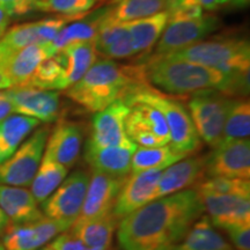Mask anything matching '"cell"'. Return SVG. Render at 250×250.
<instances>
[{"mask_svg":"<svg viewBox=\"0 0 250 250\" xmlns=\"http://www.w3.org/2000/svg\"><path fill=\"white\" fill-rule=\"evenodd\" d=\"M0 43L13 51H19L31 44H40L36 21L18 24L7 29L4 36L0 39Z\"/></svg>","mask_w":250,"mask_h":250,"instance_id":"obj_37","label":"cell"},{"mask_svg":"<svg viewBox=\"0 0 250 250\" xmlns=\"http://www.w3.org/2000/svg\"><path fill=\"white\" fill-rule=\"evenodd\" d=\"M186 155L180 154L170 145L143 147L137 146L131 158L130 173H140L145 170H164L175 162L182 160Z\"/></svg>","mask_w":250,"mask_h":250,"instance_id":"obj_32","label":"cell"},{"mask_svg":"<svg viewBox=\"0 0 250 250\" xmlns=\"http://www.w3.org/2000/svg\"><path fill=\"white\" fill-rule=\"evenodd\" d=\"M99 0H39L37 11L55 13L72 20L87 17Z\"/></svg>","mask_w":250,"mask_h":250,"instance_id":"obj_35","label":"cell"},{"mask_svg":"<svg viewBox=\"0 0 250 250\" xmlns=\"http://www.w3.org/2000/svg\"><path fill=\"white\" fill-rule=\"evenodd\" d=\"M49 246L54 250H100L89 248V247L78 241L77 239L72 237L68 233L59 234Z\"/></svg>","mask_w":250,"mask_h":250,"instance_id":"obj_41","label":"cell"},{"mask_svg":"<svg viewBox=\"0 0 250 250\" xmlns=\"http://www.w3.org/2000/svg\"><path fill=\"white\" fill-rule=\"evenodd\" d=\"M39 250H54V249H52L50 246H44V247H42V248H40Z\"/></svg>","mask_w":250,"mask_h":250,"instance_id":"obj_48","label":"cell"},{"mask_svg":"<svg viewBox=\"0 0 250 250\" xmlns=\"http://www.w3.org/2000/svg\"><path fill=\"white\" fill-rule=\"evenodd\" d=\"M50 129H37L7 160L0 164V186L29 187L45 151Z\"/></svg>","mask_w":250,"mask_h":250,"instance_id":"obj_7","label":"cell"},{"mask_svg":"<svg viewBox=\"0 0 250 250\" xmlns=\"http://www.w3.org/2000/svg\"><path fill=\"white\" fill-rule=\"evenodd\" d=\"M206 156H186L162 170L152 201L183 191L198 184L205 175Z\"/></svg>","mask_w":250,"mask_h":250,"instance_id":"obj_15","label":"cell"},{"mask_svg":"<svg viewBox=\"0 0 250 250\" xmlns=\"http://www.w3.org/2000/svg\"><path fill=\"white\" fill-rule=\"evenodd\" d=\"M96 51L105 59H125L133 57L129 30L125 23L115 22L104 15L99 23L95 39Z\"/></svg>","mask_w":250,"mask_h":250,"instance_id":"obj_23","label":"cell"},{"mask_svg":"<svg viewBox=\"0 0 250 250\" xmlns=\"http://www.w3.org/2000/svg\"><path fill=\"white\" fill-rule=\"evenodd\" d=\"M46 58L50 55L44 44H31L15 52L6 70L12 87L26 86L37 66Z\"/></svg>","mask_w":250,"mask_h":250,"instance_id":"obj_27","label":"cell"},{"mask_svg":"<svg viewBox=\"0 0 250 250\" xmlns=\"http://www.w3.org/2000/svg\"><path fill=\"white\" fill-rule=\"evenodd\" d=\"M127 104L146 103L164 115L169 130L170 147L180 154L189 156L201 148L202 140L195 129L189 111L183 103L155 92L149 85L140 87L124 99Z\"/></svg>","mask_w":250,"mask_h":250,"instance_id":"obj_5","label":"cell"},{"mask_svg":"<svg viewBox=\"0 0 250 250\" xmlns=\"http://www.w3.org/2000/svg\"><path fill=\"white\" fill-rule=\"evenodd\" d=\"M221 7L233 8V9H242L248 7L250 0H220Z\"/></svg>","mask_w":250,"mask_h":250,"instance_id":"obj_45","label":"cell"},{"mask_svg":"<svg viewBox=\"0 0 250 250\" xmlns=\"http://www.w3.org/2000/svg\"><path fill=\"white\" fill-rule=\"evenodd\" d=\"M168 0H112L104 15L115 22L125 23L165 11Z\"/></svg>","mask_w":250,"mask_h":250,"instance_id":"obj_31","label":"cell"},{"mask_svg":"<svg viewBox=\"0 0 250 250\" xmlns=\"http://www.w3.org/2000/svg\"><path fill=\"white\" fill-rule=\"evenodd\" d=\"M67 173L66 167L54 160L44 151L39 169L30 184V192L33 193L36 202L42 204L45 199H48L62 181L66 179Z\"/></svg>","mask_w":250,"mask_h":250,"instance_id":"obj_30","label":"cell"},{"mask_svg":"<svg viewBox=\"0 0 250 250\" xmlns=\"http://www.w3.org/2000/svg\"><path fill=\"white\" fill-rule=\"evenodd\" d=\"M17 51L8 49L7 46L0 43V90H5L8 88H12L11 80L8 79L7 74H6V70H7L8 62L11 61L12 56H13Z\"/></svg>","mask_w":250,"mask_h":250,"instance_id":"obj_42","label":"cell"},{"mask_svg":"<svg viewBox=\"0 0 250 250\" xmlns=\"http://www.w3.org/2000/svg\"><path fill=\"white\" fill-rule=\"evenodd\" d=\"M205 175L250 180L249 139L221 142L210 155L206 156Z\"/></svg>","mask_w":250,"mask_h":250,"instance_id":"obj_11","label":"cell"},{"mask_svg":"<svg viewBox=\"0 0 250 250\" xmlns=\"http://www.w3.org/2000/svg\"><path fill=\"white\" fill-rule=\"evenodd\" d=\"M12 114H13V108H12L6 89L0 90V122Z\"/></svg>","mask_w":250,"mask_h":250,"instance_id":"obj_44","label":"cell"},{"mask_svg":"<svg viewBox=\"0 0 250 250\" xmlns=\"http://www.w3.org/2000/svg\"><path fill=\"white\" fill-rule=\"evenodd\" d=\"M129 111L130 105L120 99L103 110L96 112L92 122L89 142L100 146L136 147V144L127 138L125 132V120Z\"/></svg>","mask_w":250,"mask_h":250,"instance_id":"obj_13","label":"cell"},{"mask_svg":"<svg viewBox=\"0 0 250 250\" xmlns=\"http://www.w3.org/2000/svg\"><path fill=\"white\" fill-rule=\"evenodd\" d=\"M99 1H103V0H99Z\"/></svg>","mask_w":250,"mask_h":250,"instance_id":"obj_50","label":"cell"},{"mask_svg":"<svg viewBox=\"0 0 250 250\" xmlns=\"http://www.w3.org/2000/svg\"><path fill=\"white\" fill-rule=\"evenodd\" d=\"M162 56L196 62L227 76L245 77L250 73V45L245 37L219 36Z\"/></svg>","mask_w":250,"mask_h":250,"instance_id":"obj_4","label":"cell"},{"mask_svg":"<svg viewBox=\"0 0 250 250\" xmlns=\"http://www.w3.org/2000/svg\"><path fill=\"white\" fill-rule=\"evenodd\" d=\"M214 227L228 229L250 224V197L198 192Z\"/></svg>","mask_w":250,"mask_h":250,"instance_id":"obj_17","label":"cell"},{"mask_svg":"<svg viewBox=\"0 0 250 250\" xmlns=\"http://www.w3.org/2000/svg\"><path fill=\"white\" fill-rule=\"evenodd\" d=\"M9 225H11V223H9L8 218L6 217V214L2 212L1 208H0V237L4 235Z\"/></svg>","mask_w":250,"mask_h":250,"instance_id":"obj_47","label":"cell"},{"mask_svg":"<svg viewBox=\"0 0 250 250\" xmlns=\"http://www.w3.org/2000/svg\"><path fill=\"white\" fill-rule=\"evenodd\" d=\"M232 100L218 90H203L192 94L188 103L199 138L212 148L223 142L225 122Z\"/></svg>","mask_w":250,"mask_h":250,"instance_id":"obj_6","label":"cell"},{"mask_svg":"<svg viewBox=\"0 0 250 250\" xmlns=\"http://www.w3.org/2000/svg\"><path fill=\"white\" fill-rule=\"evenodd\" d=\"M161 173L162 170H145L131 173L130 176L125 177L112 208V213L118 220L152 202L153 192Z\"/></svg>","mask_w":250,"mask_h":250,"instance_id":"obj_16","label":"cell"},{"mask_svg":"<svg viewBox=\"0 0 250 250\" xmlns=\"http://www.w3.org/2000/svg\"><path fill=\"white\" fill-rule=\"evenodd\" d=\"M90 176L85 170H76L66 176L54 193L42 203L44 217L71 227L79 217Z\"/></svg>","mask_w":250,"mask_h":250,"instance_id":"obj_8","label":"cell"},{"mask_svg":"<svg viewBox=\"0 0 250 250\" xmlns=\"http://www.w3.org/2000/svg\"><path fill=\"white\" fill-rule=\"evenodd\" d=\"M220 21L215 15L205 13L199 18L168 20L153 55H168L196 44L217 30Z\"/></svg>","mask_w":250,"mask_h":250,"instance_id":"obj_9","label":"cell"},{"mask_svg":"<svg viewBox=\"0 0 250 250\" xmlns=\"http://www.w3.org/2000/svg\"><path fill=\"white\" fill-rule=\"evenodd\" d=\"M13 112L35 118L43 123L57 120L61 109L58 90H46L34 87H12L6 89Z\"/></svg>","mask_w":250,"mask_h":250,"instance_id":"obj_12","label":"cell"},{"mask_svg":"<svg viewBox=\"0 0 250 250\" xmlns=\"http://www.w3.org/2000/svg\"><path fill=\"white\" fill-rule=\"evenodd\" d=\"M125 177H116L93 171L85 201L77 220L98 218L112 212Z\"/></svg>","mask_w":250,"mask_h":250,"instance_id":"obj_18","label":"cell"},{"mask_svg":"<svg viewBox=\"0 0 250 250\" xmlns=\"http://www.w3.org/2000/svg\"><path fill=\"white\" fill-rule=\"evenodd\" d=\"M55 56L64 68V90H66L85 76L96 62L99 54L94 41H88L68 45Z\"/></svg>","mask_w":250,"mask_h":250,"instance_id":"obj_24","label":"cell"},{"mask_svg":"<svg viewBox=\"0 0 250 250\" xmlns=\"http://www.w3.org/2000/svg\"><path fill=\"white\" fill-rule=\"evenodd\" d=\"M40 124V121L23 115H9L0 122V164L7 160Z\"/></svg>","mask_w":250,"mask_h":250,"instance_id":"obj_26","label":"cell"},{"mask_svg":"<svg viewBox=\"0 0 250 250\" xmlns=\"http://www.w3.org/2000/svg\"><path fill=\"white\" fill-rule=\"evenodd\" d=\"M39 0H0V6L11 18H21L37 11Z\"/></svg>","mask_w":250,"mask_h":250,"instance_id":"obj_39","label":"cell"},{"mask_svg":"<svg viewBox=\"0 0 250 250\" xmlns=\"http://www.w3.org/2000/svg\"><path fill=\"white\" fill-rule=\"evenodd\" d=\"M250 103L246 99H233L225 122L223 142L249 139Z\"/></svg>","mask_w":250,"mask_h":250,"instance_id":"obj_33","label":"cell"},{"mask_svg":"<svg viewBox=\"0 0 250 250\" xmlns=\"http://www.w3.org/2000/svg\"><path fill=\"white\" fill-rule=\"evenodd\" d=\"M0 250H5V248H4V246L1 245V243H0Z\"/></svg>","mask_w":250,"mask_h":250,"instance_id":"obj_49","label":"cell"},{"mask_svg":"<svg viewBox=\"0 0 250 250\" xmlns=\"http://www.w3.org/2000/svg\"><path fill=\"white\" fill-rule=\"evenodd\" d=\"M23 87L46 90H64V68L57 56L46 58L37 66Z\"/></svg>","mask_w":250,"mask_h":250,"instance_id":"obj_34","label":"cell"},{"mask_svg":"<svg viewBox=\"0 0 250 250\" xmlns=\"http://www.w3.org/2000/svg\"><path fill=\"white\" fill-rule=\"evenodd\" d=\"M168 19L169 17L165 9L152 17L125 22L130 34L133 57L146 55L151 51L164 33L168 23Z\"/></svg>","mask_w":250,"mask_h":250,"instance_id":"obj_25","label":"cell"},{"mask_svg":"<svg viewBox=\"0 0 250 250\" xmlns=\"http://www.w3.org/2000/svg\"><path fill=\"white\" fill-rule=\"evenodd\" d=\"M0 208L11 225L35 223L44 217L30 190L21 187L0 186Z\"/></svg>","mask_w":250,"mask_h":250,"instance_id":"obj_21","label":"cell"},{"mask_svg":"<svg viewBox=\"0 0 250 250\" xmlns=\"http://www.w3.org/2000/svg\"><path fill=\"white\" fill-rule=\"evenodd\" d=\"M118 223L116 215L110 212L98 218L76 220L68 234L89 248L110 250Z\"/></svg>","mask_w":250,"mask_h":250,"instance_id":"obj_22","label":"cell"},{"mask_svg":"<svg viewBox=\"0 0 250 250\" xmlns=\"http://www.w3.org/2000/svg\"><path fill=\"white\" fill-rule=\"evenodd\" d=\"M175 250H232V246L214 229L208 215L202 214Z\"/></svg>","mask_w":250,"mask_h":250,"instance_id":"obj_29","label":"cell"},{"mask_svg":"<svg viewBox=\"0 0 250 250\" xmlns=\"http://www.w3.org/2000/svg\"><path fill=\"white\" fill-rule=\"evenodd\" d=\"M83 142V129L73 121L61 120L49 133L45 152L70 169L78 161Z\"/></svg>","mask_w":250,"mask_h":250,"instance_id":"obj_19","label":"cell"},{"mask_svg":"<svg viewBox=\"0 0 250 250\" xmlns=\"http://www.w3.org/2000/svg\"><path fill=\"white\" fill-rule=\"evenodd\" d=\"M68 229L67 225L46 217L35 223L9 225L2 235V246L5 250H39Z\"/></svg>","mask_w":250,"mask_h":250,"instance_id":"obj_14","label":"cell"},{"mask_svg":"<svg viewBox=\"0 0 250 250\" xmlns=\"http://www.w3.org/2000/svg\"><path fill=\"white\" fill-rule=\"evenodd\" d=\"M11 17H9L7 12L0 6V39L4 36V34L7 31L9 22H11Z\"/></svg>","mask_w":250,"mask_h":250,"instance_id":"obj_46","label":"cell"},{"mask_svg":"<svg viewBox=\"0 0 250 250\" xmlns=\"http://www.w3.org/2000/svg\"><path fill=\"white\" fill-rule=\"evenodd\" d=\"M103 9H100L92 17L79 19L76 22L66 24L62 28L51 42L44 44L50 57L55 56L66 46L74 44V43L94 41L96 33H98L99 23L102 19Z\"/></svg>","mask_w":250,"mask_h":250,"instance_id":"obj_28","label":"cell"},{"mask_svg":"<svg viewBox=\"0 0 250 250\" xmlns=\"http://www.w3.org/2000/svg\"><path fill=\"white\" fill-rule=\"evenodd\" d=\"M237 250H250V224H243L226 229Z\"/></svg>","mask_w":250,"mask_h":250,"instance_id":"obj_40","label":"cell"},{"mask_svg":"<svg viewBox=\"0 0 250 250\" xmlns=\"http://www.w3.org/2000/svg\"><path fill=\"white\" fill-rule=\"evenodd\" d=\"M204 212L196 189L155 199L120 220L118 243L123 250H175Z\"/></svg>","mask_w":250,"mask_h":250,"instance_id":"obj_1","label":"cell"},{"mask_svg":"<svg viewBox=\"0 0 250 250\" xmlns=\"http://www.w3.org/2000/svg\"><path fill=\"white\" fill-rule=\"evenodd\" d=\"M189 5L197 6V7L202 8L203 11H215V9L221 7L220 0H182Z\"/></svg>","mask_w":250,"mask_h":250,"instance_id":"obj_43","label":"cell"},{"mask_svg":"<svg viewBox=\"0 0 250 250\" xmlns=\"http://www.w3.org/2000/svg\"><path fill=\"white\" fill-rule=\"evenodd\" d=\"M196 190L198 192L250 197V181L227 177H208V180L197 184Z\"/></svg>","mask_w":250,"mask_h":250,"instance_id":"obj_36","label":"cell"},{"mask_svg":"<svg viewBox=\"0 0 250 250\" xmlns=\"http://www.w3.org/2000/svg\"><path fill=\"white\" fill-rule=\"evenodd\" d=\"M137 146H100L88 140L85 148V160L92 171L125 177L131 171V158Z\"/></svg>","mask_w":250,"mask_h":250,"instance_id":"obj_20","label":"cell"},{"mask_svg":"<svg viewBox=\"0 0 250 250\" xmlns=\"http://www.w3.org/2000/svg\"><path fill=\"white\" fill-rule=\"evenodd\" d=\"M72 19L65 17H54V18H46L43 20L36 21L37 28V35L40 39V44H48L55 39L56 35L61 31L62 28L66 26L68 21Z\"/></svg>","mask_w":250,"mask_h":250,"instance_id":"obj_38","label":"cell"},{"mask_svg":"<svg viewBox=\"0 0 250 250\" xmlns=\"http://www.w3.org/2000/svg\"><path fill=\"white\" fill-rule=\"evenodd\" d=\"M146 85L149 83L144 62L123 65L104 58L94 62L85 76L66 89V95L86 110L99 112Z\"/></svg>","mask_w":250,"mask_h":250,"instance_id":"obj_3","label":"cell"},{"mask_svg":"<svg viewBox=\"0 0 250 250\" xmlns=\"http://www.w3.org/2000/svg\"><path fill=\"white\" fill-rule=\"evenodd\" d=\"M127 138L143 147H155L169 144V130L164 115L146 103H132L125 120Z\"/></svg>","mask_w":250,"mask_h":250,"instance_id":"obj_10","label":"cell"},{"mask_svg":"<svg viewBox=\"0 0 250 250\" xmlns=\"http://www.w3.org/2000/svg\"><path fill=\"white\" fill-rule=\"evenodd\" d=\"M144 65L148 83L171 95L203 90H218L227 96H246L249 93V76H227L214 68L165 56L152 55Z\"/></svg>","mask_w":250,"mask_h":250,"instance_id":"obj_2","label":"cell"}]
</instances>
